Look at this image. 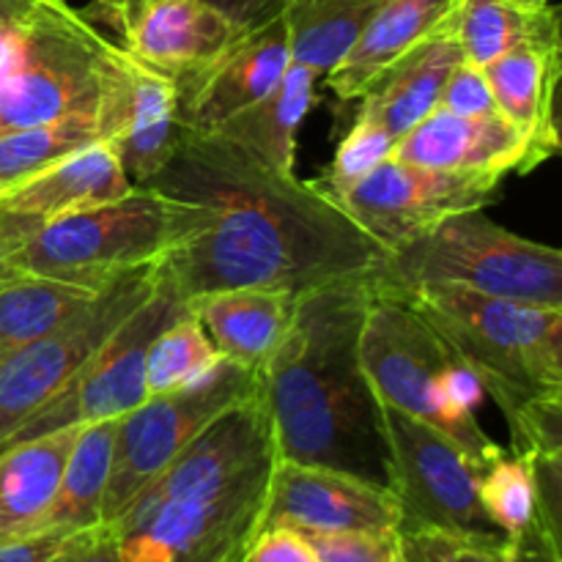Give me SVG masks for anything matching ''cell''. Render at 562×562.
<instances>
[{
	"label": "cell",
	"instance_id": "3",
	"mask_svg": "<svg viewBox=\"0 0 562 562\" xmlns=\"http://www.w3.org/2000/svg\"><path fill=\"white\" fill-rule=\"evenodd\" d=\"M360 360L382 404L437 428L477 475L505 450L477 420L483 387L475 373L398 289L376 278L362 318Z\"/></svg>",
	"mask_w": 562,
	"mask_h": 562
},
{
	"label": "cell",
	"instance_id": "18",
	"mask_svg": "<svg viewBox=\"0 0 562 562\" xmlns=\"http://www.w3.org/2000/svg\"><path fill=\"white\" fill-rule=\"evenodd\" d=\"M121 33V47L170 80L212 64L239 33L206 0H108L97 3Z\"/></svg>",
	"mask_w": 562,
	"mask_h": 562
},
{
	"label": "cell",
	"instance_id": "42",
	"mask_svg": "<svg viewBox=\"0 0 562 562\" xmlns=\"http://www.w3.org/2000/svg\"><path fill=\"white\" fill-rule=\"evenodd\" d=\"M44 3L47 0H0V42L27 25Z\"/></svg>",
	"mask_w": 562,
	"mask_h": 562
},
{
	"label": "cell",
	"instance_id": "21",
	"mask_svg": "<svg viewBox=\"0 0 562 562\" xmlns=\"http://www.w3.org/2000/svg\"><path fill=\"white\" fill-rule=\"evenodd\" d=\"M296 296L274 289H231L187 302L223 360L261 371L289 329Z\"/></svg>",
	"mask_w": 562,
	"mask_h": 562
},
{
	"label": "cell",
	"instance_id": "2",
	"mask_svg": "<svg viewBox=\"0 0 562 562\" xmlns=\"http://www.w3.org/2000/svg\"><path fill=\"white\" fill-rule=\"evenodd\" d=\"M371 280H346L294 300L283 340L258 371L278 461L346 472L390 488L382 401L360 360Z\"/></svg>",
	"mask_w": 562,
	"mask_h": 562
},
{
	"label": "cell",
	"instance_id": "9",
	"mask_svg": "<svg viewBox=\"0 0 562 562\" xmlns=\"http://www.w3.org/2000/svg\"><path fill=\"white\" fill-rule=\"evenodd\" d=\"M261 387L258 371L223 360L195 384L148 395L115 428L113 461L102 497V525H113L132 499L214 420Z\"/></svg>",
	"mask_w": 562,
	"mask_h": 562
},
{
	"label": "cell",
	"instance_id": "20",
	"mask_svg": "<svg viewBox=\"0 0 562 562\" xmlns=\"http://www.w3.org/2000/svg\"><path fill=\"white\" fill-rule=\"evenodd\" d=\"M459 0H384L349 53L327 71V86L344 102L360 99L390 64L450 27Z\"/></svg>",
	"mask_w": 562,
	"mask_h": 562
},
{
	"label": "cell",
	"instance_id": "34",
	"mask_svg": "<svg viewBox=\"0 0 562 562\" xmlns=\"http://www.w3.org/2000/svg\"><path fill=\"white\" fill-rule=\"evenodd\" d=\"M393 148L395 140L382 130V126L371 124L368 119L357 115L355 126H351L349 135L340 140L338 151H335L327 176H324L322 181H313V184L322 192H327L329 198H335L338 192H344L346 187L355 184L357 179H362L368 170L376 168L379 162L393 157Z\"/></svg>",
	"mask_w": 562,
	"mask_h": 562
},
{
	"label": "cell",
	"instance_id": "10",
	"mask_svg": "<svg viewBox=\"0 0 562 562\" xmlns=\"http://www.w3.org/2000/svg\"><path fill=\"white\" fill-rule=\"evenodd\" d=\"M187 313V302L159 278L151 296L132 316L115 327V333L82 362L80 371L42 406L33 412L0 448L27 442L44 434L80 428L88 423L124 417L148 398L146 355L154 338L168 324Z\"/></svg>",
	"mask_w": 562,
	"mask_h": 562
},
{
	"label": "cell",
	"instance_id": "39",
	"mask_svg": "<svg viewBox=\"0 0 562 562\" xmlns=\"http://www.w3.org/2000/svg\"><path fill=\"white\" fill-rule=\"evenodd\" d=\"M53 562H121L113 527L97 525L80 530Z\"/></svg>",
	"mask_w": 562,
	"mask_h": 562
},
{
	"label": "cell",
	"instance_id": "7",
	"mask_svg": "<svg viewBox=\"0 0 562 562\" xmlns=\"http://www.w3.org/2000/svg\"><path fill=\"white\" fill-rule=\"evenodd\" d=\"M113 44L66 0H47L0 80V132L93 113Z\"/></svg>",
	"mask_w": 562,
	"mask_h": 562
},
{
	"label": "cell",
	"instance_id": "30",
	"mask_svg": "<svg viewBox=\"0 0 562 562\" xmlns=\"http://www.w3.org/2000/svg\"><path fill=\"white\" fill-rule=\"evenodd\" d=\"M406 562H562L560 538L541 521L521 538H470L437 530H398Z\"/></svg>",
	"mask_w": 562,
	"mask_h": 562
},
{
	"label": "cell",
	"instance_id": "40",
	"mask_svg": "<svg viewBox=\"0 0 562 562\" xmlns=\"http://www.w3.org/2000/svg\"><path fill=\"white\" fill-rule=\"evenodd\" d=\"M206 3L217 9L236 27V33H247L283 16L291 0H206Z\"/></svg>",
	"mask_w": 562,
	"mask_h": 562
},
{
	"label": "cell",
	"instance_id": "5",
	"mask_svg": "<svg viewBox=\"0 0 562 562\" xmlns=\"http://www.w3.org/2000/svg\"><path fill=\"white\" fill-rule=\"evenodd\" d=\"M387 285L453 283L494 300L562 311V252L488 220L483 209L442 220L387 256Z\"/></svg>",
	"mask_w": 562,
	"mask_h": 562
},
{
	"label": "cell",
	"instance_id": "35",
	"mask_svg": "<svg viewBox=\"0 0 562 562\" xmlns=\"http://www.w3.org/2000/svg\"><path fill=\"white\" fill-rule=\"evenodd\" d=\"M311 541L318 562H406L398 530L384 532H313Z\"/></svg>",
	"mask_w": 562,
	"mask_h": 562
},
{
	"label": "cell",
	"instance_id": "46",
	"mask_svg": "<svg viewBox=\"0 0 562 562\" xmlns=\"http://www.w3.org/2000/svg\"><path fill=\"white\" fill-rule=\"evenodd\" d=\"M552 3H554V0H552Z\"/></svg>",
	"mask_w": 562,
	"mask_h": 562
},
{
	"label": "cell",
	"instance_id": "29",
	"mask_svg": "<svg viewBox=\"0 0 562 562\" xmlns=\"http://www.w3.org/2000/svg\"><path fill=\"white\" fill-rule=\"evenodd\" d=\"M97 291L60 280L14 274L0 285V357L42 338L80 311Z\"/></svg>",
	"mask_w": 562,
	"mask_h": 562
},
{
	"label": "cell",
	"instance_id": "15",
	"mask_svg": "<svg viewBox=\"0 0 562 562\" xmlns=\"http://www.w3.org/2000/svg\"><path fill=\"white\" fill-rule=\"evenodd\" d=\"M401 508L390 488L324 467L274 461L261 530L313 532L398 530Z\"/></svg>",
	"mask_w": 562,
	"mask_h": 562
},
{
	"label": "cell",
	"instance_id": "17",
	"mask_svg": "<svg viewBox=\"0 0 562 562\" xmlns=\"http://www.w3.org/2000/svg\"><path fill=\"white\" fill-rule=\"evenodd\" d=\"M291 64V44L285 16L256 31L239 33L217 58L195 75L176 82L179 124L190 132L217 130L231 115L267 97Z\"/></svg>",
	"mask_w": 562,
	"mask_h": 562
},
{
	"label": "cell",
	"instance_id": "41",
	"mask_svg": "<svg viewBox=\"0 0 562 562\" xmlns=\"http://www.w3.org/2000/svg\"><path fill=\"white\" fill-rule=\"evenodd\" d=\"M38 228H42V225H38L36 220L0 209V272H3L5 258H9L11 252L20 250Z\"/></svg>",
	"mask_w": 562,
	"mask_h": 562
},
{
	"label": "cell",
	"instance_id": "25",
	"mask_svg": "<svg viewBox=\"0 0 562 562\" xmlns=\"http://www.w3.org/2000/svg\"><path fill=\"white\" fill-rule=\"evenodd\" d=\"M499 113L547 151H560L554 88L560 80V49L521 47L483 66Z\"/></svg>",
	"mask_w": 562,
	"mask_h": 562
},
{
	"label": "cell",
	"instance_id": "43",
	"mask_svg": "<svg viewBox=\"0 0 562 562\" xmlns=\"http://www.w3.org/2000/svg\"><path fill=\"white\" fill-rule=\"evenodd\" d=\"M516 5H525V9H543V5H552V0H510Z\"/></svg>",
	"mask_w": 562,
	"mask_h": 562
},
{
	"label": "cell",
	"instance_id": "31",
	"mask_svg": "<svg viewBox=\"0 0 562 562\" xmlns=\"http://www.w3.org/2000/svg\"><path fill=\"white\" fill-rule=\"evenodd\" d=\"M97 113H75L49 124L0 132V195L58 159L99 143Z\"/></svg>",
	"mask_w": 562,
	"mask_h": 562
},
{
	"label": "cell",
	"instance_id": "32",
	"mask_svg": "<svg viewBox=\"0 0 562 562\" xmlns=\"http://www.w3.org/2000/svg\"><path fill=\"white\" fill-rule=\"evenodd\" d=\"M223 362V355L206 329L201 327L192 311L181 313L173 324L162 329L154 338L151 349L146 355V390L148 395L173 393V390L195 384L206 373Z\"/></svg>",
	"mask_w": 562,
	"mask_h": 562
},
{
	"label": "cell",
	"instance_id": "19",
	"mask_svg": "<svg viewBox=\"0 0 562 562\" xmlns=\"http://www.w3.org/2000/svg\"><path fill=\"white\" fill-rule=\"evenodd\" d=\"M135 190L108 143H91L0 195V209L47 225Z\"/></svg>",
	"mask_w": 562,
	"mask_h": 562
},
{
	"label": "cell",
	"instance_id": "33",
	"mask_svg": "<svg viewBox=\"0 0 562 562\" xmlns=\"http://www.w3.org/2000/svg\"><path fill=\"white\" fill-rule=\"evenodd\" d=\"M477 494L492 525L516 541L538 521V494L532 456L503 450L477 475Z\"/></svg>",
	"mask_w": 562,
	"mask_h": 562
},
{
	"label": "cell",
	"instance_id": "1",
	"mask_svg": "<svg viewBox=\"0 0 562 562\" xmlns=\"http://www.w3.org/2000/svg\"><path fill=\"white\" fill-rule=\"evenodd\" d=\"M148 190L179 214V239L157 261L184 302L231 289L291 296L379 278L390 252L313 181L280 173L217 135L181 132Z\"/></svg>",
	"mask_w": 562,
	"mask_h": 562
},
{
	"label": "cell",
	"instance_id": "12",
	"mask_svg": "<svg viewBox=\"0 0 562 562\" xmlns=\"http://www.w3.org/2000/svg\"><path fill=\"white\" fill-rule=\"evenodd\" d=\"M390 445V492L401 508L398 530L450 536H503L477 494V470L448 437L393 406L382 404Z\"/></svg>",
	"mask_w": 562,
	"mask_h": 562
},
{
	"label": "cell",
	"instance_id": "8",
	"mask_svg": "<svg viewBox=\"0 0 562 562\" xmlns=\"http://www.w3.org/2000/svg\"><path fill=\"white\" fill-rule=\"evenodd\" d=\"M274 459L212 494L137 497L113 521L121 562H241L261 532Z\"/></svg>",
	"mask_w": 562,
	"mask_h": 562
},
{
	"label": "cell",
	"instance_id": "45",
	"mask_svg": "<svg viewBox=\"0 0 562 562\" xmlns=\"http://www.w3.org/2000/svg\"><path fill=\"white\" fill-rule=\"evenodd\" d=\"M97 3H108V0H97Z\"/></svg>",
	"mask_w": 562,
	"mask_h": 562
},
{
	"label": "cell",
	"instance_id": "37",
	"mask_svg": "<svg viewBox=\"0 0 562 562\" xmlns=\"http://www.w3.org/2000/svg\"><path fill=\"white\" fill-rule=\"evenodd\" d=\"M241 562H318L311 541L291 527H269L256 536Z\"/></svg>",
	"mask_w": 562,
	"mask_h": 562
},
{
	"label": "cell",
	"instance_id": "28",
	"mask_svg": "<svg viewBox=\"0 0 562 562\" xmlns=\"http://www.w3.org/2000/svg\"><path fill=\"white\" fill-rule=\"evenodd\" d=\"M384 0H291L283 11L291 60L318 77L327 75L351 49Z\"/></svg>",
	"mask_w": 562,
	"mask_h": 562
},
{
	"label": "cell",
	"instance_id": "22",
	"mask_svg": "<svg viewBox=\"0 0 562 562\" xmlns=\"http://www.w3.org/2000/svg\"><path fill=\"white\" fill-rule=\"evenodd\" d=\"M464 58L450 31L426 38L390 64L362 93L360 113L395 143L439 104L450 69Z\"/></svg>",
	"mask_w": 562,
	"mask_h": 562
},
{
	"label": "cell",
	"instance_id": "13",
	"mask_svg": "<svg viewBox=\"0 0 562 562\" xmlns=\"http://www.w3.org/2000/svg\"><path fill=\"white\" fill-rule=\"evenodd\" d=\"M499 187V179L448 173L387 157L333 201L384 250L393 252L453 214L492 206Z\"/></svg>",
	"mask_w": 562,
	"mask_h": 562
},
{
	"label": "cell",
	"instance_id": "36",
	"mask_svg": "<svg viewBox=\"0 0 562 562\" xmlns=\"http://www.w3.org/2000/svg\"><path fill=\"white\" fill-rule=\"evenodd\" d=\"M437 108L450 110V113H456V115L494 113V110H497V104H494L492 88H488L483 66L470 64V60L461 58L459 64L450 69L448 80H445Z\"/></svg>",
	"mask_w": 562,
	"mask_h": 562
},
{
	"label": "cell",
	"instance_id": "27",
	"mask_svg": "<svg viewBox=\"0 0 562 562\" xmlns=\"http://www.w3.org/2000/svg\"><path fill=\"white\" fill-rule=\"evenodd\" d=\"M119 420L121 417H110L77 428L58 494L49 514L44 516L42 530L80 532L102 525V497L108 488Z\"/></svg>",
	"mask_w": 562,
	"mask_h": 562
},
{
	"label": "cell",
	"instance_id": "26",
	"mask_svg": "<svg viewBox=\"0 0 562 562\" xmlns=\"http://www.w3.org/2000/svg\"><path fill=\"white\" fill-rule=\"evenodd\" d=\"M448 31L459 42L464 60L477 66L521 47L560 49L554 5L525 9L510 0H459Z\"/></svg>",
	"mask_w": 562,
	"mask_h": 562
},
{
	"label": "cell",
	"instance_id": "24",
	"mask_svg": "<svg viewBox=\"0 0 562 562\" xmlns=\"http://www.w3.org/2000/svg\"><path fill=\"white\" fill-rule=\"evenodd\" d=\"M77 428L0 448V538L38 532L64 475Z\"/></svg>",
	"mask_w": 562,
	"mask_h": 562
},
{
	"label": "cell",
	"instance_id": "6",
	"mask_svg": "<svg viewBox=\"0 0 562 562\" xmlns=\"http://www.w3.org/2000/svg\"><path fill=\"white\" fill-rule=\"evenodd\" d=\"M179 239L176 206L148 187L42 225L3 261L5 272L99 291L130 269L159 261Z\"/></svg>",
	"mask_w": 562,
	"mask_h": 562
},
{
	"label": "cell",
	"instance_id": "23",
	"mask_svg": "<svg viewBox=\"0 0 562 562\" xmlns=\"http://www.w3.org/2000/svg\"><path fill=\"white\" fill-rule=\"evenodd\" d=\"M318 75L307 66L291 60L278 86L241 113L231 115L225 124L209 135L234 143L252 159L280 173H294L296 132L313 104V88Z\"/></svg>",
	"mask_w": 562,
	"mask_h": 562
},
{
	"label": "cell",
	"instance_id": "14",
	"mask_svg": "<svg viewBox=\"0 0 562 562\" xmlns=\"http://www.w3.org/2000/svg\"><path fill=\"white\" fill-rule=\"evenodd\" d=\"M176 104L179 93L168 75L113 44L93 113L99 137L113 148L135 187L148 184L179 146L184 126L179 124Z\"/></svg>",
	"mask_w": 562,
	"mask_h": 562
},
{
	"label": "cell",
	"instance_id": "44",
	"mask_svg": "<svg viewBox=\"0 0 562 562\" xmlns=\"http://www.w3.org/2000/svg\"><path fill=\"white\" fill-rule=\"evenodd\" d=\"M11 278H14V272H5V269H3V272H0V285H3L5 280H11Z\"/></svg>",
	"mask_w": 562,
	"mask_h": 562
},
{
	"label": "cell",
	"instance_id": "38",
	"mask_svg": "<svg viewBox=\"0 0 562 562\" xmlns=\"http://www.w3.org/2000/svg\"><path fill=\"white\" fill-rule=\"evenodd\" d=\"M77 532L38 530L31 536L0 538V562H53Z\"/></svg>",
	"mask_w": 562,
	"mask_h": 562
},
{
	"label": "cell",
	"instance_id": "16",
	"mask_svg": "<svg viewBox=\"0 0 562 562\" xmlns=\"http://www.w3.org/2000/svg\"><path fill=\"white\" fill-rule=\"evenodd\" d=\"M393 157L420 168L503 181L510 173H530L554 154L538 146L499 110L486 115H456L434 108L398 137Z\"/></svg>",
	"mask_w": 562,
	"mask_h": 562
},
{
	"label": "cell",
	"instance_id": "4",
	"mask_svg": "<svg viewBox=\"0 0 562 562\" xmlns=\"http://www.w3.org/2000/svg\"><path fill=\"white\" fill-rule=\"evenodd\" d=\"M398 291L453 346L508 426L536 401H562L560 307L494 300L453 283H415Z\"/></svg>",
	"mask_w": 562,
	"mask_h": 562
},
{
	"label": "cell",
	"instance_id": "11",
	"mask_svg": "<svg viewBox=\"0 0 562 562\" xmlns=\"http://www.w3.org/2000/svg\"><path fill=\"white\" fill-rule=\"evenodd\" d=\"M154 285L157 261L130 269L102 285L64 324L0 357V442L80 371L115 327L151 296Z\"/></svg>",
	"mask_w": 562,
	"mask_h": 562
}]
</instances>
